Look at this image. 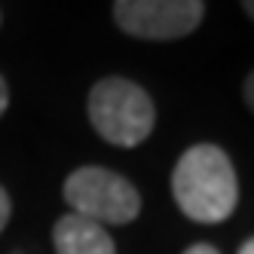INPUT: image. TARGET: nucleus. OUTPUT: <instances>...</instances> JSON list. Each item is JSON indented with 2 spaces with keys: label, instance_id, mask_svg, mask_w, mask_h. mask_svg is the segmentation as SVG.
Segmentation results:
<instances>
[{
  "label": "nucleus",
  "instance_id": "20e7f679",
  "mask_svg": "<svg viewBox=\"0 0 254 254\" xmlns=\"http://www.w3.org/2000/svg\"><path fill=\"white\" fill-rule=\"evenodd\" d=\"M205 19V0H114V22L138 40H178Z\"/></svg>",
  "mask_w": 254,
  "mask_h": 254
},
{
  "label": "nucleus",
  "instance_id": "6e6552de",
  "mask_svg": "<svg viewBox=\"0 0 254 254\" xmlns=\"http://www.w3.org/2000/svg\"><path fill=\"white\" fill-rule=\"evenodd\" d=\"M184 254H221L214 245H208V242H196V245H190Z\"/></svg>",
  "mask_w": 254,
  "mask_h": 254
},
{
  "label": "nucleus",
  "instance_id": "7ed1b4c3",
  "mask_svg": "<svg viewBox=\"0 0 254 254\" xmlns=\"http://www.w3.org/2000/svg\"><path fill=\"white\" fill-rule=\"evenodd\" d=\"M64 202L74 208V214L95 221L101 227L132 224L141 214V193L129 178H123L101 166H83L64 178Z\"/></svg>",
  "mask_w": 254,
  "mask_h": 254
},
{
  "label": "nucleus",
  "instance_id": "f257e3e1",
  "mask_svg": "<svg viewBox=\"0 0 254 254\" xmlns=\"http://www.w3.org/2000/svg\"><path fill=\"white\" fill-rule=\"evenodd\" d=\"M172 196L196 224H224L239 202V178L217 144H193L172 172Z\"/></svg>",
  "mask_w": 254,
  "mask_h": 254
},
{
  "label": "nucleus",
  "instance_id": "9b49d317",
  "mask_svg": "<svg viewBox=\"0 0 254 254\" xmlns=\"http://www.w3.org/2000/svg\"><path fill=\"white\" fill-rule=\"evenodd\" d=\"M239 254H254V236H251V239H248L242 248H239Z\"/></svg>",
  "mask_w": 254,
  "mask_h": 254
},
{
  "label": "nucleus",
  "instance_id": "423d86ee",
  "mask_svg": "<svg viewBox=\"0 0 254 254\" xmlns=\"http://www.w3.org/2000/svg\"><path fill=\"white\" fill-rule=\"evenodd\" d=\"M9 214H12V199H9V193L0 187V233H3V227L9 224Z\"/></svg>",
  "mask_w": 254,
  "mask_h": 254
},
{
  "label": "nucleus",
  "instance_id": "f03ea898",
  "mask_svg": "<svg viewBox=\"0 0 254 254\" xmlns=\"http://www.w3.org/2000/svg\"><path fill=\"white\" fill-rule=\"evenodd\" d=\"M92 129L114 147H138L156 126V107L147 89L126 77H104L86 101Z\"/></svg>",
  "mask_w": 254,
  "mask_h": 254
},
{
  "label": "nucleus",
  "instance_id": "0eeeda50",
  "mask_svg": "<svg viewBox=\"0 0 254 254\" xmlns=\"http://www.w3.org/2000/svg\"><path fill=\"white\" fill-rule=\"evenodd\" d=\"M242 95H245V104L251 107V114H254V70L245 77V86H242Z\"/></svg>",
  "mask_w": 254,
  "mask_h": 254
},
{
  "label": "nucleus",
  "instance_id": "1a4fd4ad",
  "mask_svg": "<svg viewBox=\"0 0 254 254\" xmlns=\"http://www.w3.org/2000/svg\"><path fill=\"white\" fill-rule=\"evenodd\" d=\"M6 107H9V86H6L3 77H0V117L6 114Z\"/></svg>",
  "mask_w": 254,
  "mask_h": 254
},
{
  "label": "nucleus",
  "instance_id": "39448f33",
  "mask_svg": "<svg viewBox=\"0 0 254 254\" xmlns=\"http://www.w3.org/2000/svg\"><path fill=\"white\" fill-rule=\"evenodd\" d=\"M56 254H117V245L101 224L86 221L80 214H64L52 227Z\"/></svg>",
  "mask_w": 254,
  "mask_h": 254
},
{
  "label": "nucleus",
  "instance_id": "9d476101",
  "mask_svg": "<svg viewBox=\"0 0 254 254\" xmlns=\"http://www.w3.org/2000/svg\"><path fill=\"white\" fill-rule=\"evenodd\" d=\"M242 9L248 12V19L254 22V0H242Z\"/></svg>",
  "mask_w": 254,
  "mask_h": 254
}]
</instances>
